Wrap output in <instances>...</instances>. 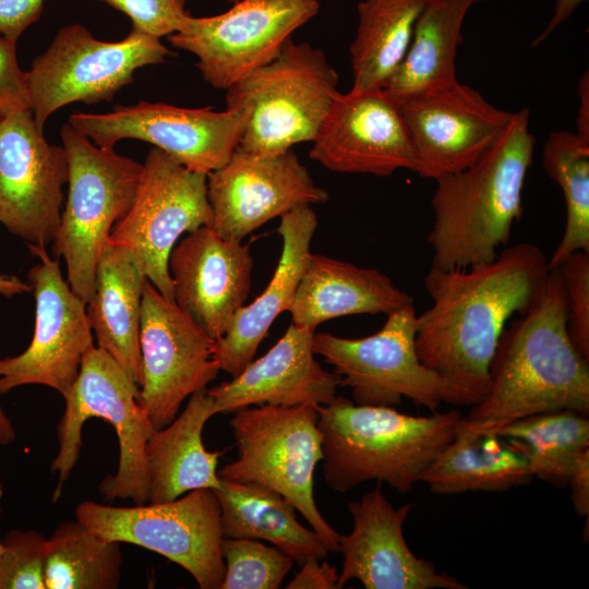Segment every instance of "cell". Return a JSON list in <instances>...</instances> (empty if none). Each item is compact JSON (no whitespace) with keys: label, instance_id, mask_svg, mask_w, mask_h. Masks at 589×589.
<instances>
[{"label":"cell","instance_id":"6da1fadb","mask_svg":"<svg viewBox=\"0 0 589 589\" xmlns=\"http://www.w3.org/2000/svg\"><path fill=\"white\" fill-rule=\"evenodd\" d=\"M548 272L543 251L530 242L469 268H430L424 288L432 304L417 314L416 350L445 382L447 404L472 407L485 397L506 324L529 309Z\"/></svg>","mask_w":589,"mask_h":589},{"label":"cell","instance_id":"7a4b0ae2","mask_svg":"<svg viewBox=\"0 0 589 589\" xmlns=\"http://www.w3.org/2000/svg\"><path fill=\"white\" fill-rule=\"evenodd\" d=\"M556 410L588 413L589 360L569 338L564 286L553 268L529 309L504 329L489 390L461 417L457 431L495 434L516 420Z\"/></svg>","mask_w":589,"mask_h":589},{"label":"cell","instance_id":"3957f363","mask_svg":"<svg viewBox=\"0 0 589 589\" xmlns=\"http://www.w3.org/2000/svg\"><path fill=\"white\" fill-rule=\"evenodd\" d=\"M529 110L514 112L495 142L468 168L442 177L431 199L432 266L469 268L492 262L522 214V193L536 139Z\"/></svg>","mask_w":589,"mask_h":589},{"label":"cell","instance_id":"277c9868","mask_svg":"<svg viewBox=\"0 0 589 589\" xmlns=\"http://www.w3.org/2000/svg\"><path fill=\"white\" fill-rule=\"evenodd\" d=\"M323 474L346 493L375 480L399 493L411 491L431 461L454 440L461 414L411 416L389 406L359 405L336 396L317 406Z\"/></svg>","mask_w":589,"mask_h":589},{"label":"cell","instance_id":"5b68a950","mask_svg":"<svg viewBox=\"0 0 589 589\" xmlns=\"http://www.w3.org/2000/svg\"><path fill=\"white\" fill-rule=\"evenodd\" d=\"M64 399L57 426L59 448L50 470L57 474V501L75 467L83 445L82 430L91 418L107 421L119 442L118 467L99 484L107 501L148 502L146 444L155 428L140 404V387L103 349L93 346L84 356L75 382Z\"/></svg>","mask_w":589,"mask_h":589},{"label":"cell","instance_id":"8992f818","mask_svg":"<svg viewBox=\"0 0 589 589\" xmlns=\"http://www.w3.org/2000/svg\"><path fill=\"white\" fill-rule=\"evenodd\" d=\"M317 405H261L233 412L230 426L237 459L218 471L236 482H255L280 493L309 522L329 552L339 550L338 533L314 500V470L323 460Z\"/></svg>","mask_w":589,"mask_h":589},{"label":"cell","instance_id":"52a82bcc","mask_svg":"<svg viewBox=\"0 0 589 589\" xmlns=\"http://www.w3.org/2000/svg\"><path fill=\"white\" fill-rule=\"evenodd\" d=\"M60 135L69 191L53 251L65 261L71 289L87 304L98 259L113 226L133 204L143 164L95 145L69 123L63 124Z\"/></svg>","mask_w":589,"mask_h":589},{"label":"cell","instance_id":"ba28073f","mask_svg":"<svg viewBox=\"0 0 589 589\" xmlns=\"http://www.w3.org/2000/svg\"><path fill=\"white\" fill-rule=\"evenodd\" d=\"M337 84L338 74L324 52L290 37L274 60L226 89L227 107L249 110L238 148L275 155L313 142L338 94Z\"/></svg>","mask_w":589,"mask_h":589},{"label":"cell","instance_id":"9c48e42d","mask_svg":"<svg viewBox=\"0 0 589 589\" xmlns=\"http://www.w3.org/2000/svg\"><path fill=\"white\" fill-rule=\"evenodd\" d=\"M220 505L212 489L168 502L119 507L83 501L75 519L106 541L131 543L180 565L201 589H220L225 562Z\"/></svg>","mask_w":589,"mask_h":589},{"label":"cell","instance_id":"30bf717a","mask_svg":"<svg viewBox=\"0 0 589 589\" xmlns=\"http://www.w3.org/2000/svg\"><path fill=\"white\" fill-rule=\"evenodd\" d=\"M172 55L160 38L136 28L122 40L104 41L80 24L67 25L26 72L29 110L44 129L61 107L110 101L133 81L135 70Z\"/></svg>","mask_w":589,"mask_h":589},{"label":"cell","instance_id":"8fae6325","mask_svg":"<svg viewBox=\"0 0 589 589\" xmlns=\"http://www.w3.org/2000/svg\"><path fill=\"white\" fill-rule=\"evenodd\" d=\"M207 175L190 170L153 146L128 213L113 226L109 241L128 248L155 288L175 302L168 269L171 250L183 233L211 226Z\"/></svg>","mask_w":589,"mask_h":589},{"label":"cell","instance_id":"7c38bea8","mask_svg":"<svg viewBox=\"0 0 589 589\" xmlns=\"http://www.w3.org/2000/svg\"><path fill=\"white\" fill-rule=\"evenodd\" d=\"M413 304L387 314L382 328L362 338L314 333L312 349L332 364L340 386L351 389L359 405H399L404 398L436 411L446 402L445 382L420 361L416 350Z\"/></svg>","mask_w":589,"mask_h":589},{"label":"cell","instance_id":"4fadbf2b","mask_svg":"<svg viewBox=\"0 0 589 589\" xmlns=\"http://www.w3.org/2000/svg\"><path fill=\"white\" fill-rule=\"evenodd\" d=\"M248 119L242 106L214 111L140 101L116 105L107 113H72L68 123L101 148H113L123 139L141 140L190 170L208 175L229 161Z\"/></svg>","mask_w":589,"mask_h":589},{"label":"cell","instance_id":"5bb4252c","mask_svg":"<svg viewBox=\"0 0 589 589\" xmlns=\"http://www.w3.org/2000/svg\"><path fill=\"white\" fill-rule=\"evenodd\" d=\"M318 10V0H238L221 14L190 15L168 40L197 57L196 67L208 84L227 89L274 60Z\"/></svg>","mask_w":589,"mask_h":589},{"label":"cell","instance_id":"9a60e30c","mask_svg":"<svg viewBox=\"0 0 589 589\" xmlns=\"http://www.w3.org/2000/svg\"><path fill=\"white\" fill-rule=\"evenodd\" d=\"M213 339L190 315L147 279L141 305L140 404L153 426L161 429L182 402L205 389L220 371Z\"/></svg>","mask_w":589,"mask_h":589},{"label":"cell","instance_id":"2e32d148","mask_svg":"<svg viewBox=\"0 0 589 589\" xmlns=\"http://www.w3.org/2000/svg\"><path fill=\"white\" fill-rule=\"evenodd\" d=\"M39 259L27 273L35 298V329L20 354L0 359V394L24 385H44L65 397L82 360L94 346L86 304L62 276L46 245L28 244Z\"/></svg>","mask_w":589,"mask_h":589},{"label":"cell","instance_id":"e0dca14e","mask_svg":"<svg viewBox=\"0 0 589 589\" xmlns=\"http://www.w3.org/2000/svg\"><path fill=\"white\" fill-rule=\"evenodd\" d=\"M68 160L48 143L31 110L0 118V223L28 244L53 241Z\"/></svg>","mask_w":589,"mask_h":589},{"label":"cell","instance_id":"ac0fdd59","mask_svg":"<svg viewBox=\"0 0 589 589\" xmlns=\"http://www.w3.org/2000/svg\"><path fill=\"white\" fill-rule=\"evenodd\" d=\"M207 197L213 213L211 227L232 241H242L268 220L298 206L329 200L292 149L259 155L238 147L227 164L207 175Z\"/></svg>","mask_w":589,"mask_h":589},{"label":"cell","instance_id":"d6986e66","mask_svg":"<svg viewBox=\"0 0 589 589\" xmlns=\"http://www.w3.org/2000/svg\"><path fill=\"white\" fill-rule=\"evenodd\" d=\"M397 103L414 151V172L433 180L477 161L514 115L459 82Z\"/></svg>","mask_w":589,"mask_h":589},{"label":"cell","instance_id":"ffe728a7","mask_svg":"<svg viewBox=\"0 0 589 589\" xmlns=\"http://www.w3.org/2000/svg\"><path fill=\"white\" fill-rule=\"evenodd\" d=\"M310 158L345 173L387 177L398 169L416 170L399 105L383 88L338 92L313 140Z\"/></svg>","mask_w":589,"mask_h":589},{"label":"cell","instance_id":"44dd1931","mask_svg":"<svg viewBox=\"0 0 589 589\" xmlns=\"http://www.w3.org/2000/svg\"><path fill=\"white\" fill-rule=\"evenodd\" d=\"M412 504L394 507L380 485L348 504L353 520L349 534H340L344 560L338 589L359 580L366 589H466L455 577L416 556L404 537Z\"/></svg>","mask_w":589,"mask_h":589},{"label":"cell","instance_id":"7402d4cb","mask_svg":"<svg viewBox=\"0 0 589 589\" xmlns=\"http://www.w3.org/2000/svg\"><path fill=\"white\" fill-rule=\"evenodd\" d=\"M168 269L175 303L213 339L220 338L251 290L249 245L202 226L176 243Z\"/></svg>","mask_w":589,"mask_h":589},{"label":"cell","instance_id":"603a6c76","mask_svg":"<svg viewBox=\"0 0 589 589\" xmlns=\"http://www.w3.org/2000/svg\"><path fill=\"white\" fill-rule=\"evenodd\" d=\"M313 335L291 324L264 356L252 360L231 381L207 389L217 413L261 405H328L337 396L341 378L314 358Z\"/></svg>","mask_w":589,"mask_h":589},{"label":"cell","instance_id":"cb8c5ba5","mask_svg":"<svg viewBox=\"0 0 589 589\" xmlns=\"http://www.w3.org/2000/svg\"><path fill=\"white\" fill-rule=\"evenodd\" d=\"M317 217L310 205L298 206L280 216L283 238L278 265L265 290L233 316L227 332L215 340L214 359L220 370L240 374L253 360L259 345L275 318L288 311L311 256V241Z\"/></svg>","mask_w":589,"mask_h":589},{"label":"cell","instance_id":"d4e9b609","mask_svg":"<svg viewBox=\"0 0 589 589\" xmlns=\"http://www.w3.org/2000/svg\"><path fill=\"white\" fill-rule=\"evenodd\" d=\"M413 304V298L375 268L311 254L289 308L293 325L315 332L332 318L388 314Z\"/></svg>","mask_w":589,"mask_h":589},{"label":"cell","instance_id":"484cf974","mask_svg":"<svg viewBox=\"0 0 589 589\" xmlns=\"http://www.w3.org/2000/svg\"><path fill=\"white\" fill-rule=\"evenodd\" d=\"M147 280L134 254L110 241L98 259L86 314L97 347L106 351L140 387L141 305Z\"/></svg>","mask_w":589,"mask_h":589},{"label":"cell","instance_id":"4316f807","mask_svg":"<svg viewBox=\"0 0 589 589\" xmlns=\"http://www.w3.org/2000/svg\"><path fill=\"white\" fill-rule=\"evenodd\" d=\"M216 413L205 388L189 397L179 417L153 431L145 449L147 503L172 501L196 489L220 488V453L207 450L202 440L205 423Z\"/></svg>","mask_w":589,"mask_h":589},{"label":"cell","instance_id":"83f0119b","mask_svg":"<svg viewBox=\"0 0 589 589\" xmlns=\"http://www.w3.org/2000/svg\"><path fill=\"white\" fill-rule=\"evenodd\" d=\"M220 480L214 492L224 538L268 541L299 565L326 558L329 551L321 538L297 520L296 508L280 493L255 482Z\"/></svg>","mask_w":589,"mask_h":589},{"label":"cell","instance_id":"f1b7e54d","mask_svg":"<svg viewBox=\"0 0 589 589\" xmlns=\"http://www.w3.org/2000/svg\"><path fill=\"white\" fill-rule=\"evenodd\" d=\"M476 0H428L401 63L383 86L395 100L457 83L461 27Z\"/></svg>","mask_w":589,"mask_h":589},{"label":"cell","instance_id":"f546056e","mask_svg":"<svg viewBox=\"0 0 589 589\" xmlns=\"http://www.w3.org/2000/svg\"><path fill=\"white\" fill-rule=\"evenodd\" d=\"M532 474L522 454L495 434L456 431L420 477L433 493L500 492L526 485Z\"/></svg>","mask_w":589,"mask_h":589},{"label":"cell","instance_id":"4dcf8cb0","mask_svg":"<svg viewBox=\"0 0 589 589\" xmlns=\"http://www.w3.org/2000/svg\"><path fill=\"white\" fill-rule=\"evenodd\" d=\"M428 0H364L350 46L353 91L380 89L401 63Z\"/></svg>","mask_w":589,"mask_h":589},{"label":"cell","instance_id":"1f68e13d","mask_svg":"<svg viewBox=\"0 0 589 589\" xmlns=\"http://www.w3.org/2000/svg\"><path fill=\"white\" fill-rule=\"evenodd\" d=\"M495 435L524 455L532 477L565 488L577 458L589 448L588 413H537L503 426Z\"/></svg>","mask_w":589,"mask_h":589},{"label":"cell","instance_id":"d6a6232c","mask_svg":"<svg viewBox=\"0 0 589 589\" xmlns=\"http://www.w3.org/2000/svg\"><path fill=\"white\" fill-rule=\"evenodd\" d=\"M121 568L120 543L97 537L76 519L62 521L47 539L46 589H117Z\"/></svg>","mask_w":589,"mask_h":589},{"label":"cell","instance_id":"836d02e7","mask_svg":"<svg viewBox=\"0 0 589 589\" xmlns=\"http://www.w3.org/2000/svg\"><path fill=\"white\" fill-rule=\"evenodd\" d=\"M543 167L562 189L566 220L548 268H556L576 251L589 252V140L576 132L554 131L543 147Z\"/></svg>","mask_w":589,"mask_h":589},{"label":"cell","instance_id":"e575fe53","mask_svg":"<svg viewBox=\"0 0 589 589\" xmlns=\"http://www.w3.org/2000/svg\"><path fill=\"white\" fill-rule=\"evenodd\" d=\"M225 575L220 589H277L293 560L276 546L248 538H224Z\"/></svg>","mask_w":589,"mask_h":589},{"label":"cell","instance_id":"d590c367","mask_svg":"<svg viewBox=\"0 0 589 589\" xmlns=\"http://www.w3.org/2000/svg\"><path fill=\"white\" fill-rule=\"evenodd\" d=\"M2 543L0 589H46L47 539L35 530L13 529Z\"/></svg>","mask_w":589,"mask_h":589},{"label":"cell","instance_id":"8d00e7d4","mask_svg":"<svg viewBox=\"0 0 589 589\" xmlns=\"http://www.w3.org/2000/svg\"><path fill=\"white\" fill-rule=\"evenodd\" d=\"M556 268L565 291L569 338L576 350L589 360V252L576 251Z\"/></svg>","mask_w":589,"mask_h":589},{"label":"cell","instance_id":"74e56055","mask_svg":"<svg viewBox=\"0 0 589 589\" xmlns=\"http://www.w3.org/2000/svg\"><path fill=\"white\" fill-rule=\"evenodd\" d=\"M127 14L133 28L160 38L180 31L190 14L185 0H100Z\"/></svg>","mask_w":589,"mask_h":589},{"label":"cell","instance_id":"f35d334b","mask_svg":"<svg viewBox=\"0 0 589 589\" xmlns=\"http://www.w3.org/2000/svg\"><path fill=\"white\" fill-rule=\"evenodd\" d=\"M29 110L26 72L16 59V41L0 35V118Z\"/></svg>","mask_w":589,"mask_h":589},{"label":"cell","instance_id":"ab89813d","mask_svg":"<svg viewBox=\"0 0 589 589\" xmlns=\"http://www.w3.org/2000/svg\"><path fill=\"white\" fill-rule=\"evenodd\" d=\"M44 0H0V35L17 41L41 15Z\"/></svg>","mask_w":589,"mask_h":589},{"label":"cell","instance_id":"60d3db41","mask_svg":"<svg viewBox=\"0 0 589 589\" xmlns=\"http://www.w3.org/2000/svg\"><path fill=\"white\" fill-rule=\"evenodd\" d=\"M300 566L288 589H338L339 573L326 561L310 557Z\"/></svg>","mask_w":589,"mask_h":589},{"label":"cell","instance_id":"b9f144b4","mask_svg":"<svg viewBox=\"0 0 589 589\" xmlns=\"http://www.w3.org/2000/svg\"><path fill=\"white\" fill-rule=\"evenodd\" d=\"M567 485L572 490V503L575 513L580 517L589 515V448L577 458L568 478Z\"/></svg>","mask_w":589,"mask_h":589},{"label":"cell","instance_id":"7bdbcfd3","mask_svg":"<svg viewBox=\"0 0 589 589\" xmlns=\"http://www.w3.org/2000/svg\"><path fill=\"white\" fill-rule=\"evenodd\" d=\"M585 0H556L553 15L545 28L533 39L532 47L543 43Z\"/></svg>","mask_w":589,"mask_h":589},{"label":"cell","instance_id":"ee69618b","mask_svg":"<svg viewBox=\"0 0 589 589\" xmlns=\"http://www.w3.org/2000/svg\"><path fill=\"white\" fill-rule=\"evenodd\" d=\"M578 95L580 105L576 116L577 134L586 140H589V75L586 71L578 84Z\"/></svg>","mask_w":589,"mask_h":589},{"label":"cell","instance_id":"f6af8a7d","mask_svg":"<svg viewBox=\"0 0 589 589\" xmlns=\"http://www.w3.org/2000/svg\"><path fill=\"white\" fill-rule=\"evenodd\" d=\"M16 436L15 429L0 405V445L11 444Z\"/></svg>","mask_w":589,"mask_h":589},{"label":"cell","instance_id":"bcb514c9","mask_svg":"<svg viewBox=\"0 0 589 589\" xmlns=\"http://www.w3.org/2000/svg\"><path fill=\"white\" fill-rule=\"evenodd\" d=\"M20 288L21 285L15 279L0 277V289L4 291H17Z\"/></svg>","mask_w":589,"mask_h":589},{"label":"cell","instance_id":"7dc6e473","mask_svg":"<svg viewBox=\"0 0 589 589\" xmlns=\"http://www.w3.org/2000/svg\"><path fill=\"white\" fill-rule=\"evenodd\" d=\"M2 496H3V488L0 482V502H1ZM0 513H1V507H0ZM2 552H3V543H2V540L0 539V557L2 555Z\"/></svg>","mask_w":589,"mask_h":589},{"label":"cell","instance_id":"c3c4849f","mask_svg":"<svg viewBox=\"0 0 589 589\" xmlns=\"http://www.w3.org/2000/svg\"><path fill=\"white\" fill-rule=\"evenodd\" d=\"M228 2L235 3L238 0H227Z\"/></svg>","mask_w":589,"mask_h":589},{"label":"cell","instance_id":"681fc988","mask_svg":"<svg viewBox=\"0 0 589 589\" xmlns=\"http://www.w3.org/2000/svg\"><path fill=\"white\" fill-rule=\"evenodd\" d=\"M478 1H486V0H476V2H478Z\"/></svg>","mask_w":589,"mask_h":589}]
</instances>
